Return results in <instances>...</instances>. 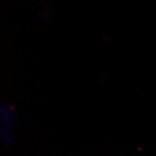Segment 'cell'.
<instances>
[{"label": "cell", "mask_w": 156, "mask_h": 156, "mask_svg": "<svg viewBox=\"0 0 156 156\" xmlns=\"http://www.w3.org/2000/svg\"><path fill=\"white\" fill-rule=\"evenodd\" d=\"M39 16L42 21H44L46 23H50L52 20L53 13L51 11H42L39 13Z\"/></svg>", "instance_id": "obj_3"}, {"label": "cell", "mask_w": 156, "mask_h": 156, "mask_svg": "<svg viewBox=\"0 0 156 156\" xmlns=\"http://www.w3.org/2000/svg\"><path fill=\"white\" fill-rule=\"evenodd\" d=\"M19 121V114L12 102H0V125L12 130L18 125Z\"/></svg>", "instance_id": "obj_1"}, {"label": "cell", "mask_w": 156, "mask_h": 156, "mask_svg": "<svg viewBox=\"0 0 156 156\" xmlns=\"http://www.w3.org/2000/svg\"><path fill=\"white\" fill-rule=\"evenodd\" d=\"M0 143L4 149H9L14 144V137L11 129L0 125Z\"/></svg>", "instance_id": "obj_2"}]
</instances>
